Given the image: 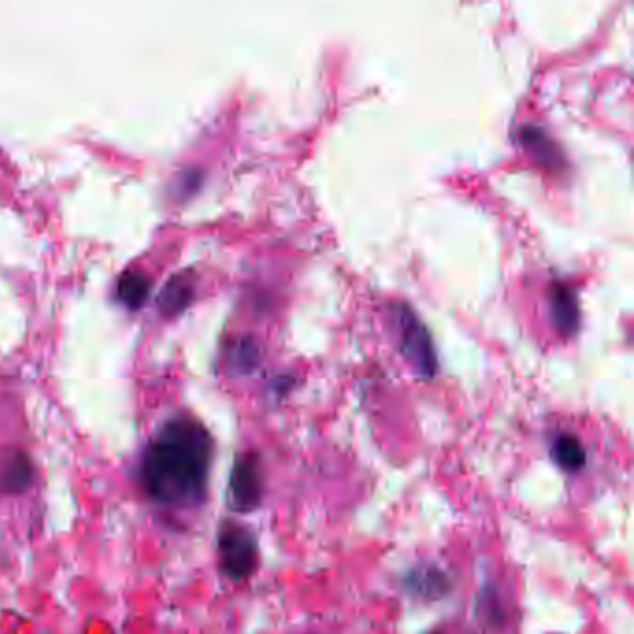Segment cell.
<instances>
[{
    "mask_svg": "<svg viewBox=\"0 0 634 634\" xmlns=\"http://www.w3.org/2000/svg\"><path fill=\"white\" fill-rule=\"evenodd\" d=\"M212 462V439L203 424L175 417L164 424L144 452L142 482L153 501L196 506L205 501Z\"/></svg>",
    "mask_w": 634,
    "mask_h": 634,
    "instance_id": "6da1fadb",
    "label": "cell"
},
{
    "mask_svg": "<svg viewBox=\"0 0 634 634\" xmlns=\"http://www.w3.org/2000/svg\"><path fill=\"white\" fill-rule=\"evenodd\" d=\"M389 318L397 333L398 346L411 367L419 376L432 378L437 372L436 350L423 322L404 304L391 305Z\"/></svg>",
    "mask_w": 634,
    "mask_h": 634,
    "instance_id": "7a4b0ae2",
    "label": "cell"
},
{
    "mask_svg": "<svg viewBox=\"0 0 634 634\" xmlns=\"http://www.w3.org/2000/svg\"><path fill=\"white\" fill-rule=\"evenodd\" d=\"M218 555L225 577L235 582L246 581L259 566L257 538L250 529L227 521L218 534Z\"/></svg>",
    "mask_w": 634,
    "mask_h": 634,
    "instance_id": "3957f363",
    "label": "cell"
},
{
    "mask_svg": "<svg viewBox=\"0 0 634 634\" xmlns=\"http://www.w3.org/2000/svg\"><path fill=\"white\" fill-rule=\"evenodd\" d=\"M265 497L263 465L257 454H242L233 463L225 493L227 508L235 514H251L259 510Z\"/></svg>",
    "mask_w": 634,
    "mask_h": 634,
    "instance_id": "277c9868",
    "label": "cell"
},
{
    "mask_svg": "<svg viewBox=\"0 0 634 634\" xmlns=\"http://www.w3.org/2000/svg\"><path fill=\"white\" fill-rule=\"evenodd\" d=\"M404 586L417 599L437 601L452 590V577L436 564H421L408 571Z\"/></svg>",
    "mask_w": 634,
    "mask_h": 634,
    "instance_id": "5b68a950",
    "label": "cell"
},
{
    "mask_svg": "<svg viewBox=\"0 0 634 634\" xmlns=\"http://www.w3.org/2000/svg\"><path fill=\"white\" fill-rule=\"evenodd\" d=\"M34 467L23 452H12L0 458V493L17 495L30 488Z\"/></svg>",
    "mask_w": 634,
    "mask_h": 634,
    "instance_id": "8992f818",
    "label": "cell"
},
{
    "mask_svg": "<svg viewBox=\"0 0 634 634\" xmlns=\"http://www.w3.org/2000/svg\"><path fill=\"white\" fill-rule=\"evenodd\" d=\"M551 458L560 469L575 473V471H581L586 465V450L577 437L571 434H560L551 445Z\"/></svg>",
    "mask_w": 634,
    "mask_h": 634,
    "instance_id": "52a82bcc",
    "label": "cell"
},
{
    "mask_svg": "<svg viewBox=\"0 0 634 634\" xmlns=\"http://www.w3.org/2000/svg\"><path fill=\"white\" fill-rule=\"evenodd\" d=\"M551 307H553V318H555L558 330L562 331L564 335H571L573 331L577 330V324H579L577 300L568 287H564V285L555 287Z\"/></svg>",
    "mask_w": 634,
    "mask_h": 634,
    "instance_id": "ba28073f",
    "label": "cell"
},
{
    "mask_svg": "<svg viewBox=\"0 0 634 634\" xmlns=\"http://www.w3.org/2000/svg\"><path fill=\"white\" fill-rule=\"evenodd\" d=\"M149 291V279L140 270H127L119 278L118 292L123 302L129 305L140 304Z\"/></svg>",
    "mask_w": 634,
    "mask_h": 634,
    "instance_id": "9c48e42d",
    "label": "cell"
},
{
    "mask_svg": "<svg viewBox=\"0 0 634 634\" xmlns=\"http://www.w3.org/2000/svg\"><path fill=\"white\" fill-rule=\"evenodd\" d=\"M188 298H190V285L181 278H173L160 292V305L164 309L175 311L183 307L188 302Z\"/></svg>",
    "mask_w": 634,
    "mask_h": 634,
    "instance_id": "30bf717a",
    "label": "cell"
},
{
    "mask_svg": "<svg viewBox=\"0 0 634 634\" xmlns=\"http://www.w3.org/2000/svg\"><path fill=\"white\" fill-rule=\"evenodd\" d=\"M478 608H480V612H478L480 620H484V623H488V625H499L502 618H504L499 594L491 586L482 590Z\"/></svg>",
    "mask_w": 634,
    "mask_h": 634,
    "instance_id": "8fae6325",
    "label": "cell"
},
{
    "mask_svg": "<svg viewBox=\"0 0 634 634\" xmlns=\"http://www.w3.org/2000/svg\"><path fill=\"white\" fill-rule=\"evenodd\" d=\"M523 140L529 149H538V153L542 155V160L545 162H558V153H556L555 147L549 144L545 134L536 133L534 127H527V131L523 134Z\"/></svg>",
    "mask_w": 634,
    "mask_h": 634,
    "instance_id": "7c38bea8",
    "label": "cell"
},
{
    "mask_svg": "<svg viewBox=\"0 0 634 634\" xmlns=\"http://www.w3.org/2000/svg\"><path fill=\"white\" fill-rule=\"evenodd\" d=\"M259 361V352L255 344L238 343L235 350H231V363L240 372H250Z\"/></svg>",
    "mask_w": 634,
    "mask_h": 634,
    "instance_id": "4fadbf2b",
    "label": "cell"
}]
</instances>
